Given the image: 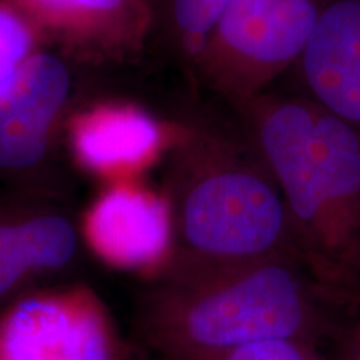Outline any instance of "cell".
I'll list each match as a JSON object with an SVG mask.
<instances>
[{
    "instance_id": "8",
    "label": "cell",
    "mask_w": 360,
    "mask_h": 360,
    "mask_svg": "<svg viewBox=\"0 0 360 360\" xmlns=\"http://www.w3.org/2000/svg\"><path fill=\"white\" fill-rule=\"evenodd\" d=\"M69 92L60 60L35 56L0 94V165L29 167L44 155L52 119Z\"/></svg>"
},
{
    "instance_id": "5",
    "label": "cell",
    "mask_w": 360,
    "mask_h": 360,
    "mask_svg": "<svg viewBox=\"0 0 360 360\" xmlns=\"http://www.w3.org/2000/svg\"><path fill=\"white\" fill-rule=\"evenodd\" d=\"M102 305L87 292L27 295L0 314V360H122Z\"/></svg>"
},
{
    "instance_id": "14",
    "label": "cell",
    "mask_w": 360,
    "mask_h": 360,
    "mask_svg": "<svg viewBox=\"0 0 360 360\" xmlns=\"http://www.w3.org/2000/svg\"><path fill=\"white\" fill-rule=\"evenodd\" d=\"M34 12L56 19H97L134 11L141 0H20Z\"/></svg>"
},
{
    "instance_id": "12",
    "label": "cell",
    "mask_w": 360,
    "mask_h": 360,
    "mask_svg": "<svg viewBox=\"0 0 360 360\" xmlns=\"http://www.w3.org/2000/svg\"><path fill=\"white\" fill-rule=\"evenodd\" d=\"M175 360H330L321 352L319 345L302 340L277 339L254 342L219 352L192 355Z\"/></svg>"
},
{
    "instance_id": "1",
    "label": "cell",
    "mask_w": 360,
    "mask_h": 360,
    "mask_svg": "<svg viewBox=\"0 0 360 360\" xmlns=\"http://www.w3.org/2000/svg\"><path fill=\"white\" fill-rule=\"evenodd\" d=\"M360 299L327 285L294 257L180 259L143 300L135 334L159 360L292 339L340 335V310Z\"/></svg>"
},
{
    "instance_id": "9",
    "label": "cell",
    "mask_w": 360,
    "mask_h": 360,
    "mask_svg": "<svg viewBox=\"0 0 360 360\" xmlns=\"http://www.w3.org/2000/svg\"><path fill=\"white\" fill-rule=\"evenodd\" d=\"M77 252V229L64 215L0 220V302L29 278L69 267Z\"/></svg>"
},
{
    "instance_id": "6",
    "label": "cell",
    "mask_w": 360,
    "mask_h": 360,
    "mask_svg": "<svg viewBox=\"0 0 360 360\" xmlns=\"http://www.w3.org/2000/svg\"><path fill=\"white\" fill-rule=\"evenodd\" d=\"M295 67L302 96L360 132V0H327Z\"/></svg>"
},
{
    "instance_id": "2",
    "label": "cell",
    "mask_w": 360,
    "mask_h": 360,
    "mask_svg": "<svg viewBox=\"0 0 360 360\" xmlns=\"http://www.w3.org/2000/svg\"><path fill=\"white\" fill-rule=\"evenodd\" d=\"M240 114L310 272L360 299V132L302 94L265 92Z\"/></svg>"
},
{
    "instance_id": "3",
    "label": "cell",
    "mask_w": 360,
    "mask_h": 360,
    "mask_svg": "<svg viewBox=\"0 0 360 360\" xmlns=\"http://www.w3.org/2000/svg\"><path fill=\"white\" fill-rule=\"evenodd\" d=\"M179 232L186 245L184 259L294 257L304 262L281 188L249 139L245 147L225 152L187 188Z\"/></svg>"
},
{
    "instance_id": "4",
    "label": "cell",
    "mask_w": 360,
    "mask_h": 360,
    "mask_svg": "<svg viewBox=\"0 0 360 360\" xmlns=\"http://www.w3.org/2000/svg\"><path fill=\"white\" fill-rule=\"evenodd\" d=\"M327 0H231L202 56L238 109L294 69Z\"/></svg>"
},
{
    "instance_id": "13",
    "label": "cell",
    "mask_w": 360,
    "mask_h": 360,
    "mask_svg": "<svg viewBox=\"0 0 360 360\" xmlns=\"http://www.w3.org/2000/svg\"><path fill=\"white\" fill-rule=\"evenodd\" d=\"M29 47L30 32L25 22L12 8L0 6V94L15 79Z\"/></svg>"
},
{
    "instance_id": "15",
    "label": "cell",
    "mask_w": 360,
    "mask_h": 360,
    "mask_svg": "<svg viewBox=\"0 0 360 360\" xmlns=\"http://www.w3.org/2000/svg\"><path fill=\"white\" fill-rule=\"evenodd\" d=\"M335 360H360V314L340 332L339 355Z\"/></svg>"
},
{
    "instance_id": "7",
    "label": "cell",
    "mask_w": 360,
    "mask_h": 360,
    "mask_svg": "<svg viewBox=\"0 0 360 360\" xmlns=\"http://www.w3.org/2000/svg\"><path fill=\"white\" fill-rule=\"evenodd\" d=\"M87 237L107 262L125 269H146L169 255L174 224L167 204L154 193L117 188L92 209Z\"/></svg>"
},
{
    "instance_id": "11",
    "label": "cell",
    "mask_w": 360,
    "mask_h": 360,
    "mask_svg": "<svg viewBox=\"0 0 360 360\" xmlns=\"http://www.w3.org/2000/svg\"><path fill=\"white\" fill-rule=\"evenodd\" d=\"M231 0H169L170 20L188 56H202Z\"/></svg>"
},
{
    "instance_id": "10",
    "label": "cell",
    "mask_w": 360,
    "mask_h": 360,
    "mask_svg": "<svg viewBox=\"0 0 360 360\" xmlns=\"http://www.w3.org/2000/svg\"><path fill=\"white\" fill-rule=\"evenodd\" d=\"M159 124L137 109H102L80 120L75 147L90 167L139 165L159 148Z\"/></svg>"
}]
</instances>
